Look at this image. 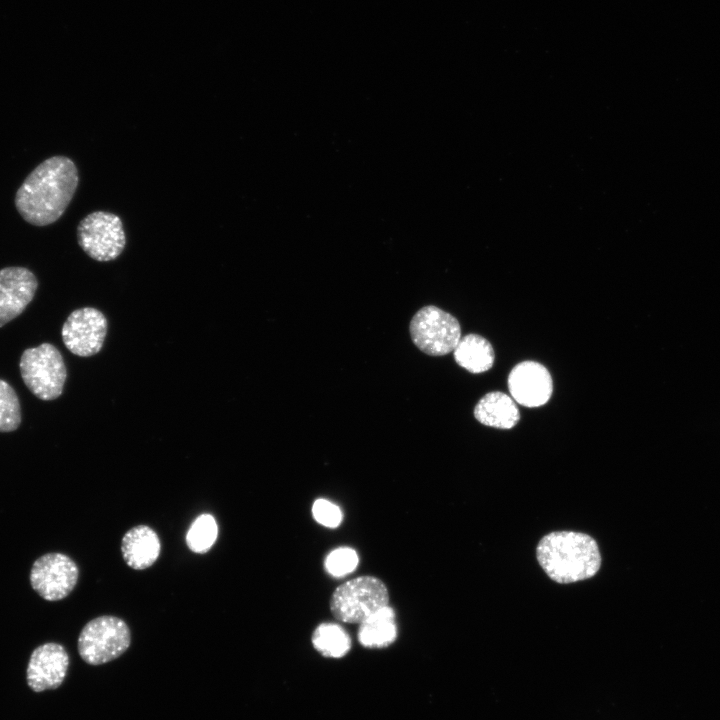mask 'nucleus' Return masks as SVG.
<instances>
[{
  "label": "nucleus",
  "instance_id": "nucleus-3",
  "mask_svg": "<svg viewBox=\"0 0 720 720\" xmlns=\"http://www.w3.org/2000/svg\"><path fill=\"white\" fill-rule=\"evenodd\" d=\"M385 584L372 576H361L340 585L330 600L333 616L345 623H362L388 605Z\"/></svg>",
  "mask_w": 720,
  "mask_h": 720
},
{
  "label": "nucleus",
  "instance_id": "nucleus-1",
  "mask_svg": "<svg viewBox=\"0 0 720 720\" xmlns=\"http://www.w3.org/2000/svg\"><path fill=\"white\" fill-rule=\"evenodd\" d=\"M78 183V169L70 158L50 157L40 163L17 190L16 209L32 225L52 224L65 212Z\"/></svg>",
  "mask_w": 720,
  "mask_h": 720
},
{
  "label": "nucleus",
  "instance_id": "nucleus-5",
  "mask_svg": "<svg viewBox=\"0 0 720 720\" xmlns=\"http://www.w3.org/2000/svg\"><path fill=\"white\" fill-rule=\"evenodd\" d=\"M131 634L125 621L104 615L89 621L80 632L78 652L91 665L104 664L122 655L130 646Z\"/></svg>",
  "mask_w": 720,
  "mask_h": 720
},
{
  "label": "nucleus",
  "instance_id": "nucleus-10",
  "mask_svg": "<svg viewBox=\"0 0 720 720\" xmlns=\"http://www.w3.org/2000/svg\"><path fill=\"white\" fill-rule=\"evenodd\" d=\"M509 392L517 403L525 407H539L548 402L553 391L552 377L543 365L523 361L512 368L508 376Z\"/></svg>",
  "mask_w": 720,
  "mask_h": 720
},
{
  "label": "nucleus",
  "instance_id": "nucleus-14",
  "mask_svg": "<svg viewBox=\"0 0 720 720\" xmlns=\"http://www.w3.org/2000/svg\"><path fill=\"white\" fill-rule=\"evenodd\" d=\"M474 417L486 426L511 429L520 420V413L511 397L496 391L485 394L478 401Z\"/></svg>",
  "mask_w": 720,
  "mask_h": 720
},
{
  "label": "nucleus",
  "instance_id": "nucleus-6",
  "mask_svg": "<svg viewBox=\"0 0 720 720\" xmlns=\"http://www.w3.org/2000/svg\"><path fill=\"white\" fill-rule=\"evenodd\" d=\"M415 346L431 356L446 355L456 348L461 339L458 320L444 310L428 305L418 310L409 325Z\"/></svg>",
  "mask_w": 720,
  "mask_h": 720
},
{
  "label": "nucleus",
  "instance_id": "nucleus-12",
  "mask_svg": "<svg viewBox=\"0 0 720 720\" xmlns=\"http://www.w3.org/2000/svg\"><path fill=\"white\" fill-rule=\"evenodd\" d=\"M69 657L65 648L54 642L38 646L27 666V683L35 692L58 688L67 673Z\"/></svg>",
  "mask_w": 720,
  "mask_h": 720
},
{
  "label": "nucleus",
  "instance_id": "nucleus-19",
  "mask_svg": "<svg viewBox=\"0 0 720 720\" xmlns=\"http://www.w3.org/2000/svg\"><path fill=\"white\" fill-rule=\"evenodd\" d=\"M21 423V407L15 390L0 379V432L16 430Z\"/></svg>",
  "mask_w": 720,
  "mask_h": 720
},
{
  "label": "nucleus",
  "instance_id": "nucleus-7",
  "mask_svg": "<svg viewBox=\"0 0 720 720\" xmlns=\"http://www.w3.org/2000/svg\"><path fill=\"white\" fill-rule=\"evenodd\" d=\"M80 248L99 262L115 260L123 252L126 235L121 218L108 211H94L77 226Z\"/></svg>",
  "mask_w": 720,
  "mask_h": 720
},
{
  "label": "nucleus",
  "instance_id": "nucleus-15",
  "mask_svg": "<svg viewBox=\"0 0 720 720\" xmlns=\"http://www.w3.org/2000/svg\"><path fill=\"white\" fill-rule=\"evenodd\" d=\"M453 353L456 363L473 374L489 370L495 359L490 342L477 334L461 337Z\"/></svg>",
  "mask_w": 720,
  "mask_h": 720
},
{
  "label": "nucleus",
  "instance_id": "nucleus-13",
  "mask_svg": "<svg viewBox=\"0 0 720 720\" xmlns=\"http://www.w3.org/2000/svg\"><path fill=\"white\" fill-rule=\"evenodd\" d=\"M121 551L128 566L143 570L158 559L161 551L160 539L151 527L138 525L124 534Z\"/></svg>",
  "mask_w": 720,
  "mask_h": 720
},
{
  "label": "nucleus",
  "instance_id": "nucleus-11",
  "mask_svg": "<svg viewBox=\"0 0 720 720\" xmlns=\"http://www.w3.org/2000/svg\"><path fill=\"white\" fill-rule=\"evenodd\" d=\"M38 281L25 267L0 270V327L19 316L33 300Z\"/></svg>",
  "mask_w": 720,
  "mask_h": 720
},
{
  "label": "nucleus",
  "instance_id": "nucleus-20",
  "mask_svg": "<svg viewBox=\"0 0 720 720\" xmlns=\"http://www.w3.org/2000/svg\"><path fill=\"white\" fill-rule=\"evenodd\" d=\"M359 562L355 550L341 547L333 550L325 560L326 571L334 577H343L353 572Z\"/></svg>",
  "mask_w": 720,
  "mask_h": 720
},
{
  "label": "nucleus",
  "instance_id": "nucleus-4",
  "mask_svg": "<svg viewBox=\"0 0 720 720\" xmlns=\"http://www.w3.org/2000/svg\"><path fill=\"white\" fill-rule=\"evenodd\" d=\"M19 367L24 384L37 398L50 401L62 394L67 371L64 359L54 345L42 343L26 349Z\"/></svg>",
  "mask_w": 720,
  "mask_h": 720
},
{
  "label": "nucleus",
  "instance_id": "nucleus-21",
  "mask_svg": "<svg viewBox=\"0 0 720 720\" xmlns=\"http://www.w3.org/2000/svg\"><path fill=\"white\" fill-rule=\"evenodd\" d=\"M314 519L329 528L337 527L342 521V512L334 503L326 499H317L312 506Z\"/></svg>",
  "mask_w": 720,
  "mask_h": 720
},
{
  "label": "nucleus",
  "instance_id": "nucleus-16",
  "mask_svg": "<svg viewBox=\"0 0 720 720\" xmlns=\"http://www.w3.org/2000/svg\"><path fill=\"white\" fill-rule=\"evenodd\" d=\"M397 636L394 610L385 606L360 623L359 642L369 648H381L390 645Z\"/></svg>",
  "mask_w": 720,
  "mask_h": 720
},
{
  "label": "nucleus",
  "instance_id": "nucleus-18",
  "mask_svg": "<svg viewBox=\"0 0 720 720\" xmlns=\"http://www.w3.org/2000/svg\"><path fill=\"white\" fill-rule=\"evenodd\" d=\"M217 535L218 525L215 518L204 513L191 524L186 534V544L195 553H206L215 543Z\"/></svg>",
  "mask_w": 720,
  "mask_h": 720
},
{
  "label": "nucleus",
  "instance_id": "nucleus-9",
  "mask_svg": "<svg viewBox=\"0 0 720 720\" xmlns=\"http://www.w3.org/2000/svg\"><path fill=\"white\" fill-rule=\"evenodd\" d=\"M108 322L105 315L93 307L74 310L62 327V340L73 354L89 357L97 354L103 347Z\"/></svg>",
  "mask_w": 720,
  "mask_h": 720
},
{
  "label": "nucleus",
  "instance_id": "nucleus-2",
  "mask_svg": "<svg viewBox=\"0 0 720 720\" xmlns=\"http://www.w3.org/2000/svg\"><path fill=\"white\" fill-rule=\"evenodd\" d=\"M536 553L545 573L561 584L589 579L601 566L596 541L580 532H551L539 541Z\"/></svg>",
  "mask_w": 720,
  "mask_h": 720
},
{
  "label": "nucleus",
  "instance_id": "nucleus-17",
  "mask_svg": "<svg viewBox=\"0 0 720 720\" xmlns=\"http://www.w3.org/2000/svg\"><path fill=\"white\" fill-rule=\"evenodd\" d=\"M312 643L322 655L333 658L344 656L351 647L349 635L334 623L320 624L313 633Z\"/></svg>",
  "mask_w": 720,
  "mask_h": 720
},
{
  "label": "nucleus",
  "instance_id": "nucleus-8",
  "mask_svg": "<svg viewBox=\"0 0 720 720\" xmlns=\"http://www.w3.org/2000/svg\"><path fill=\"white\" fill-rule=\"evenodd\" d=\"M77 564L63 553H47L38 558L30 572L32 588L45 600L67 597L77 584Z\"/></svg>",
  "mask_w": 720,
  "mask_h": 720
}]
</instances>
